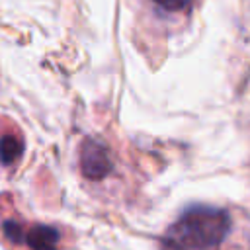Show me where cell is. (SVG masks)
I'll return each instance as SVG.
<instances>
[{"label": "cell", "instance_id": "6da1fadb", "mask_svg": "<svg viewBox=\"0 0 250 250\" xmlns=\"http://www.w3.org/2000/svg\"><path fill=\"white\" fill-rule=\"evenodd\" d=\"M230 219L223 209L191 207L170 229L162 242L166 250H211L229 232Z\"/></svg>", "mask_w": 250, "mask_h": 250}, {"label": "cell", "instance_id": "7a4b0ae2", "mask_svg": "<svg viewBox=\"0 0 250 250\" xmlns=\"http://www.w3.org/2000/svg\"><path fill=\"white\" fill-rule=\"evenodd\" d=\"M80 168H82L86 178L102 180L111 170V160H109L107 150L100 143H96L92 139L84 141L82 143V150H80Z\"/></svg>", "mask_w": 250, "mask_h": 250}, {"label": "cell", "instance_id": "3957f363", "mask_svg": "<svg viewBox=\"0 0 250 250\" xmlns=\"http://www.w3.org/2000/svg\"><path fill=\"white\" fill-rule=\"evenodd\" d=\"M25 242L31 250H57L59 232L49 225H33L25 232Z\"/></svg>", "mask_w": 250, "mask_h": 250}, {"label": "cell", "instance_id": "277c9868", "mask_svg": "<svg viewBox=\"0 0 250 250\" xmlns=\"http://www.w3.org/2000/svg\"><path fill=\"white\" fill-rule=\"evenodd\" d=\"M23 145L20 143L18 137L14 135H4L0 137V162L2 164H12L21 156Z\"/></svg>", "mask_w": 250, "mask_h": 250}, {"label": "cell", "instance_id": "5b68a950", "mask_svg": "<svg viewBox=\"0 0 250 250\" xmlns=\"http://www.w3.org/2000/svg\"><path fill=\"white\" fill-rule=\"evenodd\" d=\"M154 2L168 12H182L193 4V0H154Z\"/></svg>", "mask_w": 250, "mask_h": 250}, {"label": "cell", "instance_id": "8992f818", "mask_svg": "<svg viewBox=\"0 0 250 250\" xmlns=\"http://www.w3.org/2000/svg\"><path fill=\"white\" fill-rule=\"evenodd\" d=\"M4 230H6V236H8V238H12V240H21L20 234H23V232H21L20 225H16V223H6V225H4Z\"/></svg>", "mask_w": 250, "mask_h": 250}]
</instances>
